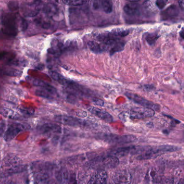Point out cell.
<instances>
[{"label": "cell", "instance_id": "484cf974", "mask_svg": "<svg viewBox=\"0 0 184 184\" xmlns=\"http://www.w3.org/2000/svg\"><path fill=\"white\" fill-rule=\"evenodd\" d=\"M20 112L22 113L24 115L27 116H31L34 114V110L33 109L29 107H23L20 109Z\"/></svg>", "mask_w": 184, "mask_h": 184}, {"label": "cell", "instance_id": "8d00e7d4", "mask_svg": "<svg viewBox=\"0 0 184 184\" xmlns=\"http://www.w3.org/2000/svg\"><path fill=\"white\" fill-rule=\"evenodd\" d=\"M180 36H181V37L184 40V29H182V30L180 31Z\"/></svg>", "mask_w": 184, "mask_h": 184}, {"label": "cell", "instance_id": "7c38bea8", "mask_svg": "<svg viewBox=\"0 0 184 184\" xmlns=\"http://www.w3.org/2000/svg\"><path fill=\"white\" fill-rule=\"evenodd\" d=\"M31 83L36 87H38L49 92L52 95H57L56 89L46 82H43L39 79L32 78L31 80Z\"/></svg>", "mask_w": 184, "mask_h": 184}, {"label": "cell", "instance_id": "4dcf8cb0", "mask_svg": "<svg viewBox=\"0 0 184 184\" xmlns=\"http://www.w3.org/2000/svg\"><path fill=\"white\" fill-rule=\"evenodd\" d=\"M7 74L8 75H10V76H18V75H20V71L18 72L17 70H11L8 71Z\"/></svg>", "mask_w": 184, "mask_h": 184}, {"label": "cell", "instance_id": "836d02e7", "mask_svg": "<svg viewBox=\"0 0 184 184\" xmlns=\"http://www.w3.org/2000/svg\"><path fill=\"white\" fill-rule=\"evenodd\" d=\"M22 24H22V29H23V30H26V28H27V27H28L27 22L26 20H23V22H22Z\"/></svg>", "mask_w": 184, "mask_h": 184}, {"label": "cell", "instance_id": "d4e9b609", "mask_svg": "<svg viewBox=\"0 0 184 184\" xmlns=\"http://www.w3.org/2000/svg\"><path fill=\"white\" fill-rule=\"evenodd\" d=\"M158 38V36L156 33H149L146 37V41L150 45H152L156 42Z\"/></svg>", "mask_w": 184, "mask_h": 184}, {"label": "cell", "instance_id": "f546056e", "mask_svg": "<svg viewBox=\"0 0 184 184\" xmlns=\"http://www.w3.org/2000/svg\"><path fill=\"white\" fill-rule=\"evenodd\" d=\"M5 124L3 120H0V137L2 136L3 133L5 131Z\"/></svg>", "mask_w": 184, "mask_h": 184}, {"label": "cell", "instance_id": "ba28073f", "mask_svg": "<svg viewBox=\"0 0 184 184\" xmlns=\"http://www.w3.org/2000/svg\"><path fill=\"white\" fill-rule=\"evenodd\" d=\"M125 95L129 100H130L138 105L142 106L143 107H149L157 111L160 110L159 105L157 104H155L148 100H146L144 98L141 97L139 95L128 92H125Z\"/></svg>", "mask_w": 184, "mask_h": 184}, {"label": "cell", "instance_id": "3957f363", "mask_svg": "<svg viewBox=\"0 0 184 184\" xmlns=\"http://www.w3.org/2000/svg\"><path fill=\"white\" fill-rule=\"evenodd\" d=\"M101 141L110 144L124 145L133 143L136 141L137 139L133 135H118L115 134H101L97 136Z\"/></svg>", "mask_w": 184, "mask_h": 184}, {"label": "cell", "instance_id": "52a82bcc", "mask_svg": "<svg viewBox=\"0 0 184 184\" xmlns=\"http://www.w3.org/2000/svg\"><path fill=\"white\" fill-rule=\"evenodd\" d=\"M128 117L133 119H142L150 118L155 115V110L149 107H135L131 110L129 113H126Z\"/></svg>", "mask_w": 184, "mask_h": 184}, {"label": "cell", "instance_id": "7a4b0ae2", "mask_svg": "<svg viewBox=\"0 0 184 184\" xmlns=\"http://www.w3.org/2000/svg\"><path fill=\"white\" fill-rule=\"evenodd\" d=\"M92 166L97 170H104L115 168L120 163V160L116 156L108 154L99 156L91 160Z\"/></svg>", "mask_w": 184, "mask_h": 184}, {"label": "cell", "instance_id": "e0dca14e", "mask_svg": "<svg viewBox=\"0 0 184 184\" xmlns=\"http://www.w3.org/2000/svg\"><path fill=\"white\" fill-rule=\"evenodd\" d=\"M88 46L90 50L97 54L101 53L103 51L106 50L107 47L104 44L99 43L95 41H90L88 43Z\"/></svg>", "mask_w": 184, "mask_h": 184}, {"label": "cell", "instance_id": "44dd1931", "mask_svg": "<svg viewBox=\"0 0 184 184\" xmlns=\"http://www.w3.org/2000/svg\"><path fill=\"white\" fill-rule=\"evenodd\" d=\"M90 0H62L64 3L72 6H79L87 3Z\"/></svg>", "mask_w": 184, "mask_h": 184}, {"label": "cell", "instance_id": "5bb4252c", "mask_svg": "<svg viewBox=\"0 0 184 184\" xmlns=\"http://www.w3.org/2000/svg\"><path fill=\"white\" fill-rule=\"evenodd\" d=\"M124 11L130 16L138 15L140 13V8L138 4L135 2L129 3L124 6Z\"/></svg>", "mask_w": 184, "mask_h": 184}, {"label": "cell", "instance_id": "d6986e66", "mask_svg": "<svg viewBox=\"0 0 184 184\" xmlns=\"http://www.w3.org/2000/svg\"><path fill=\"white\" fill-rule=\"evenodd\" d=\"M18 160H19V159L17 158L15 156H8L4 159L3 164L6 167H8V166L13 167V166L18 165L17 164H18Z\"/></svg>", "mask_w": 184, "mask_h": 184}, {"label": "cell", "instance_id": "1f68e13d", "mask_svg": "<svg viewBox=\"0 0 184 184\" xmlns=\"http://www.w3.org/2000/svg\"><path fill=\"white\" fill-rule=\"evenodd\" d=\"M67 99L71 103L75 102H76V97L73 94H69L67 96Z\"/></svg>", "mask_w": 184, "mask_h": 184}, {"label": "cell", "instance_id": "4fadbf2b", "mask_svg": "<svg viewBox=\"0 0 184 184\" xmlns=\"http://www.w3.org/2000/svg\"><path fill=\"white\" fill-rule=\"evenodd\" d=\"M73 176L69 173V172L67 171L66 170H59L56 172L55 173V177L56 178L57 181L60 183H66V182H71V180L74 182V178Z\"/></svg>", "mask_w": 184, "mask_h": 184}, {"label": "cell", "instance_id": "8992f818", "mask_svg": "<svg viewBox=\"0 0 184 184\" xmlns=\"http://www.w3.org/2000/svg\"><path fill=\"white\" fill-rule=\"evenodd\" d=\"M30 128V126L26 123H12L9 126L7 130L4 135V139L5 141H10L15 138L19 133L28 130Z\"/></svg>", "mask_w": 184, "mask_h": 184}, {"label": "cell", "instance_id": "8fae6325", "mask_svg": "<svg viewBox=\"0 0 184 184\" xmlns=\"http://www.w3.org/2000/svg\"><path fill=\"white\" fill-rule=\"evenodd\" d=\"M108 180L107 172L104 170H98L97 172L92 176L88 184H106Z\"/></svg>", "mask_w": 184, "mask_h": 184}, {"label": "cell", "instance_id": "74e56055", "mask_svg": "<svg viewBox=\"0 0 184 184\" xmlns=\"http://www.w3.org/2000/svg\"><path fill=\"white\" fill-rule=\"evenodd\" d=\"M127 1H128L129 2H138L140 0H127Z\"/></svg>", "mask_w": 184, "mask_h": 184}, {"label": "cell", "instance_id": "2e32d148", "mask_svg": "<svg viewBox=\"0 0 184 184\" xmlns=\"http://www.w3.org/2000/svg\"><path fill=\"white\" fill-rule=\"evenodd\" d=\"M130 179V176L129 173L122 171L116 172L113 176V181L115 183H128Z\"/></svg>", "mask_w": 184, "mask_h": 184}, {"label": "cell", "instance_id": "d590c367", "mask_svg": "<svg viewBox=\"0 0 184 184\" xmlns=\"http://www.w3.org/2000/svg\"><path fill=\"white\" fill-rule=\"evenodd\" d=\"M7 53L5 52H0V59H2L6 55Z\"/></svg>", "mask_w": 184, "mask_h": 184}, {"label": "cell", "instance_id": "603a6c76", "mask_svg": "<svg viewBox=\"0 0 184 184\" xmlns=\"http://www.w3.org/2000/svg\"><path fill=\"white\" fill-rule=\"evenodd\" d=\"M35 94L36 96H38V97L44 98L45 99L48 100H52L53 99V97L52 96V95L50 94L49 92H48L46 90L43 89L37 90L35 91Z\"/></svg>", "mask_w": 184, "mask_h": 184}, {"label": "cell", "instance_id": "4316f807", "mask_svg": "<svg viewBox=\"0 0 184 184\" xmlns=\"http://www.w3.org/2000/svg\"><path fill=\"white\" fill-rule=\"evenodd\" d=\"M93 100V102L94 104H95V105H97V106H103V105H105V103L101 99L99 98H93L92 99Z\"/></svg>", "mask_w": 184, "mask_h": 184}, {"label": "cell", "instance_id": "7402d4cb", "mask_svg": "<svg viewBox=\"0 0 184 184\" xmlns=\"http://www.w3.org/2000/svg\"><path fill=\"white\" fill-rule=\"evenodd\" d=\"M124 44H125L124 42L120 41H118L116 43H115L113 46H112L110 50V55H112L116 52L122 51L124 48Z\"/></svg>", "mask_w": 184, "mask_h": 184}, {"label": "cell", "instance_id": "d6a6232c", "mask_svg": "<svg viewBox=\"0 0 184 184\" xmlns=\"http://www.w3.org/2000/svg\"><path fill=\"white\" fill-rule=\"evenodd\" d=\"M76 115L78 116H79L80 117H85L87 116V113L86 111H79L78 112L76 113Z\"/></svg>", "mask_w": 184, "mask_h": 184}, {"label": "cell", "instance_id": "30bf717a", "mask_svg": "<svg viewBox=\"0 0 184 184\" xmlns=\"http://www.w3.org/2000/svg\"><path fill=\"white\" fill-rule=\"evenodd\" d=\"M38 130L41 134L60 133L62 132L61 126L56 124L45 123L38 128Z\"/></svg>", "mask_w": 184, "mask_h": 184}, {"label": "cell", "instance_id": "ffe728a7", "mask_svg": "<svg viewBox=\"0 0 184 184\" xmlns=\"http://www.w3.org/2000/svg\"><path fill=\"white\" fill-rule=\"evenodd\" d=\"M101 7L105 13L109 14L112 11V0H101Z\"/></svg>", "mask_w": 184, "mask_h": 184}, {"label": "cell", "instance_id": "277c9868", "mask_svg": "<svg viewBox=\"0 0 184 184\" xmlns=\"http://www.w3.org/2000/svg\"><path fill=\"white\" fill-rule=\"evenodd\" d=\"M3 33L9 36H16L18 33L15 16L11 13H4L1 18Z\"/></svg>", "mask_w": 184, "mask_h": 184}, {"label": "cell", "instance_id": "f1b7e54d", "mask_svg": "<svg viewBox=\"0 0 184 184\" xmlns=\"http://www.w3.org/2000/svg\"><path fill=\"white\" fill-rule=\"evenodd\" d=\"M8 7L11 10H16L18 8V4L16 2H10L8 5Z\"/></svg>", "mask_w": 184, "mask_h": 184}, {"label": "cell", "instance_id": "ac0fdd59", "mask_svg": "<svg viewBox=\"0 0 184 184\" xmlns=\"http://www.w3.org/2000/svg\"><path fill=\"white\" fill-rule=\"evenodd\" d=\"M178 10L176 7L174 5H172L170 7L167 8L166 10L164 11L162 13V15L165 18H171L173 17L178 15Z\"/></svg>", "mask_w": 184, "mask_h": 184}, {"label": "cell", "instance_id": "9c48e42d", "mask_svg": "<svg viewBox=\"0 0 184 184\" xmlns=\"http://www.w3.org/2000/svg\"><path fill=\"white\" fill-rule=\"evenodd\" d=\"M88 111L106 123H112L113 122L112 116L105 110H101L97 107L90 106L88 108Z\"/></svg>", "mask_w": 184, "mask_h": 184}, {"label": "cell", "instance_id": "6da1fadb", "mask_svg": "<svg viewBox=\"0 0 184 184\" xmlns=\"http://www.w3.org/2000/svg\"><path fill=\"white\" fill-rule=\"evenodd\" d=\"M49 74L54 80L73 92L87 96H90L92 95L91 91L87 88L78 84L76 82H73V81L67 79L57 72L51 71L49 72Z\"/></svg>", "mask_w": 184, "mask_h": 184}, {"label": "cell", "instance_id": "e575fe53", "mask_svg": "<svg viewBox=\"0 0 184 184\" xmlns=\"http://www.w3.org/2000/svg\"><path fill=\"white\" fill-rule=\"evenodd\" d=\"M179 5L180 8L184 10V0H179Z\"/></svg>", "mask_w": 184, "mask_h": 184}, {"label": "cell", "instance_id": "9a60e30c", "mask_svg": "<svg viewBox=\"0 0 184 184\" xmlns=\"http://www.w3.org/2000/svg\"><path fill=\"white\" fill-rule=\"evenodd\" d=\"M26 168V165H17L16 166L11 167L10 168L6 170L4 172H3L1 174L0 177L3 178V177L12 176L13 174L19 173L25 171Z\"/></svg>", "mask_w": 184, "mask_h": 184}, {"label": "cell", "instance_id": "83f0119b", "mask_svg": "<svg viewBox=\"0 0 184 184\" xmlns=\"http://www.w3.org/2000/svg\"><path fill=\"white\" fill-rule=\"evenodd\" d=\"M166 3V1L165 0H156V5L161 9L165 6Z\"/></svg>", "mask_w": 184, "mask_h": 184}, {"label": "cell", "instance_id": "cb8c5ba5", "mask_svg": "<svg viewBox=\"0 0 184 184\" xmlns=\"http://www.w3.org/2000/svg\"><path fill=\"white\" fill-rule=\"evenodd\" d=\"M159 153L161 152H174L178 150V148L174 146L162 145L158 148Z\"/></svg>", "mask_w": 184, "mask_h": 184}, {"label": "cell", "instance_id": "5b68a950", "mask_svg": "<svg viewBox=\"0 0 184 184\" xmlns=\"http://www.w3.org/2000/svg\"><path fill=\"white\" fill-rule=\"evenodd\" d=\"M54 120L58 123L72 127L89 128L95 127L94 124L93 123L70 116H56L54 117Z\"/></svg>", "mask_w": 184, "mask_h": 184}]
</instances>
